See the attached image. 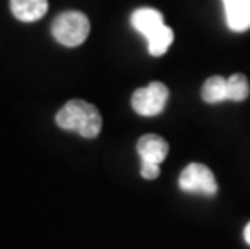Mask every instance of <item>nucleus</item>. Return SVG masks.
I'll return each instance as SVG.
<instances>
[{
  "mask_svg": "<svg viewBox=\"0 0 250 249\" xmlns=\"http://www.w3.org/2000/svg\"><path fill=\"white\" fill-rule=\"evenodd\" d=\"M57 125L65 131H74L86 139L97 137L102 130V116L97 107L81 99H73L58 110Z\"/></svg>",
  "mask_w": 250,
  "mask_h": 249,
  "instance_id": "obj_1",
  "label": "nucleus"
},
{
  "mask_svg": "<svg viewBox=\"0 0 250 249\" xmlns=\"http://www.w3.org/2000/svg\"><path fill=\"white\" fill-rule=\"evenodd\" d=\"M90 31L89 18L81 12H63L52 23V34L65 47H78L87 39Z\"/></svg>",
  "mask_w": 250,
  "mask_h": 249,
  "instance_id": "obj_2",
  "label": "nucleus"
},
{
  "mask_svg": "<svg viewBox=\"0 0 250 249\" xmlns=\"http://www.w3.org/2000/svg\"><path fill=\"white\" fill-rule=\"evenodd\" d=\"M169 91L160 81H153L146 88H141L132 94L131 105L136 113L142 116H155L163 112L168 102Z\"/></svg>",
  "mask_w": 250,
  "mask_h": 249,
  "instance_id": "obj_3",
  "label": "nucleus"
},
{
  "mask_svg": "<svg viewBox=\"0 0 250 249\" xmlns=\"http://www.w3.org/2000/svg\"><path fill=\"white\" fill-rule=\"evenodd\" d=\"M179 188L186 193L205 196H213L218 191L213 172L204 163H189L179 175Z\"/></svg>",
  "mask_w": 250,
  "mask_h": 249,
  "instance_id": "obj_4",
  "label": "nucleus"
},
{
  "mask_svg": "<svg viewBox=\"0 0 250 249\" xmlns=\"http://www.w3.org/2000/svg\"><path fill=\"white\" fill-rule=\"evenodd\" d=\"M168 151V142L158 135H146L137 141V152L142 162H152L160 165L167 158Z\"/></svg>",
  "mask_w": 250,
  "mask_h": 249,
  "instance_id": "obj_5",
  "label": "nucleus"
},
{
  "mask_svg": "<svg viewBox=\"0 0 250 249\" xmlns=\"http://www.w3.org/2000/svg\"><path fill=\"white\" fill-rule=\"evenodd\" d=\"M229 29L244 33L250 29V0H223Z\"/></svg>",
  "mask_w": 250,
  "mask_h": 249,
  "instance_id": "obj_6",
  "label": "nucleus"
},
{
  "mask_svg": "<svg viewBox=\"0 0 250 249\" xmlns=\"http://www.w3.org/2000/svg\"><path fill=\"white\" fill-rule=\"evenodd\" d=\"M13 17L23 23H34L45 17L49 10L47 0H10Z\"/></svg>",
  "mask_w": 250,
  "mask_h": 249,
  "instance_id": "obj_7",
  "label": "nucleus"
},
{
  "mask_svg": "<svg viewBox=\"0 0 250 249\" xmlns=\"http://www.w3.org/2000/svg\"><path fill=\"white\" fill-rule=\"evenodd\" d=\"M131 24L137 33H141L144 38H148L155 33L157 29H160L163 23V15L155 8H137L131 17Z\"/></svg>",
  "mask_w": 250,
  "mask_h": 249,
  "instance_id": "obj_8",
  "label": "nucleus"
},
{
  "mask_svg": "<svg viewBox=\"0 0 250 249\" xmlns=\"http://www.w3.org/2000/svg\"><path fill=\"white\" fill-rule=\"evenodd\" d=\"M202 99L207 104H218L228 100V79L223 76H210L202 88Z\"/></svg>",
  "mask_w": 250,
  "mask_h": 249,
  "instance_id": "obj_9",
  "label": "nucleus"
},
{
  "mask_svg": "<svg viewBox=\"0 0 250 249\" xmlns=\"http://www.w3.org/2000/svg\"><path fill=\"white\" fill-rule=\"evenodd\" d=\"M174 41V33L169 26L163 24L160 29H157L152 36L147 38V45H148V54L153 57H162L167 54L169 45Z\"/></svg>",
  "mask_w": 250,
  "mask_h": 249,
  "instance_id": "obj_10",
  "label": "nucleus"
},
{
  "mask_svg": "<svg viewBox=\"0 0 250 249\" xmlns=\"http://www.w3.org/2000/svg\"><path fill=\"white\" fill-rule=\"evenodd\" d=\"M249 94H250V84L246 75L236 73V75L228 78V100L242 102V100H246L249 97Z\"/></svg>",
  "mask_w": 250,
  "mask_h": 249,
  "instance_id": "obj_11",
  "label": "nucleus"
},
{
  "mask_svg": "<svg viewBox=\"0 0 250 249\" xmlns=\"http://www.w3.org/2000/svg\"><path fill=\"white\" fill-rule=\"evenodd\" d=\"M141 175L146 180H155L160 175V165L152 162H142L141 165Z\"/></svg>",
  "mask_w": 250,
  "mask_h": 249,
  "instance_id": "obj_12",
  "label": "nucleus"
},
{
  "mask_svg": "<svg viewBox=\"0 0 250 249\" xmlns=\"http://www.w3.org/2000/svg\"><path fill=\"white\" fill-rule=\"evenodd\" d=\"M244 238H246L247 245H250V222H249V224H247L246 230H244Z\"/></svg>",
  "mask_w": 250,
  "mask_h": 249,
  "instance_id": "obj_13",
  "label": "nucleus"
}]
</instances>
